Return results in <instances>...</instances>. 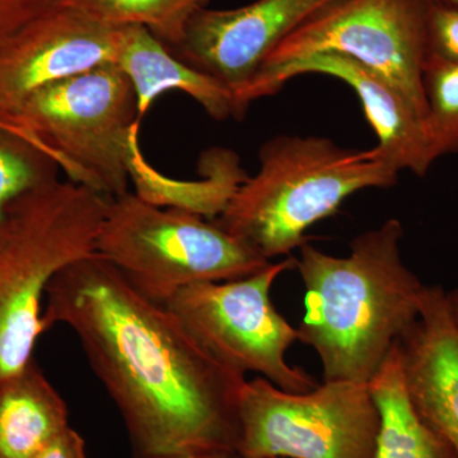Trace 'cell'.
Here are the masks:
<instances>
[{"instance_id": "cell-2", "label": "cell", "mask_w": 458, "mask_h": 458, "mask_svg": "<svg viewBox=\"0 0 458 458\" xmlns=\"http://www.w3.org/2000/svg\"><path fill=\"white\" fill-rule=\"evenodd\" d=\"M403 225L391 218L358 234L345 258L300 247L298 342L318 352L324 381L369 385L420 315L427 285L403 262Z\"/></svg>"}, {"instance_id": "cell-26", "label": "cell", "mask_w": 458, "mask_h": 458, "mask_svg": "<svg viewBox=\"0 0 458 458\" xmlns=\"http://www.w3.org/2000/svg\"><path fill=\"white\" fill-rule=\"evenodd\" d=\"M210 0H200L201 5H203V7H205V4H208Z\"/></svg>"}, {"instance_id": "cell-1", "label": "cell", "mask_w": 458, "mask_h": 458, "mask_svg": "<svg viewBox=\"0 0 458 458\" xmlns=\"http://www.w3.org/2000/svg\"><path fill=\"white\" fill-rule=\"evenodd\" d=\"M42 322L45 331L73 330L122 415L134 457L236 450L246 376L216 360L101 256L54 276Z\"/></svg>"}, {"instance_id": "cell-19", "label": "cell", "mask_w": 458, "mask_h": 458, "mask_svg": "<svg viewBox=\"0 0 458 458\" xmlns=\"http://www.w3.org/2000/svg\"><path fill=\"white\" fill-rule=\"evenodd\" d=\"M427 126L436 158L458 153V64L429 55L423 72Z\"/></svg>"}, {"instance_id": "cell-12", "label": "cell", "mask_w": 458, "mask_h": 458, "mask_svg": "<svg viewBox=\"0 0 458 458\" xmlns=\"http://www.w3.org/2000/svg\"><path fill=\"white\" fill-rule=\"evenodd\" d=\"M303 74H324L348 84L360 98L377 135V155L397 172L424 176L434 162L426 119L394 84L366 65L343 54L319 53L261 72L237 96L241 114L256 99L279 92L285 83Z\"/></svg>"}, {"instance_id": "cell-8", "label": "cell", "mask_w": 458, "mask_h": 458, "mask_svg": "<svg viewBox=\"0 0 458 458\" xmlns=\"http://www.w3.org/2000/svg\"><path fill=\"white\" fill-rule=\"evenodd\" d=\"M295 258L270 262L245 278L198 283L181 289L165 304L199 344L228 369L256 373L288 393L303 394L318 379L286 361L298 342L297 328L271 302V288Z\"/></svg>"}, {"instance_id": "cell-17", "label": "cell", "mask_w": 458, "mask_h": 458, "mask_svg": "<svg viewBox=\"0 0 458 458\" xmlns=\"http://www.w3.org/2000/svg\"><path fill=\"white\" fill-rule=\"evenodd\" d=\"M56 159L12 122H0V227L12 205L59 181Z\"/></svg>"}, {"instance_id": "cell-15", "label": "cell", "mask_w": 458, "mask_h": 458, "mask_svg": "<svg viewBox=\"0 0 458 458\" xmlns=\"http://www.w3.org/2000/svg\"><path fill=\"white\" fill-rule=\"evenodd\" d=\"M69 424V411L35 360L0 386V458H35Z\"/></svg>"}, {"instance_id": "cell-18", "label": "cell", "mask_w": 458, "mask_h": 458, "mask_svg": "<svg viewBox=\"0 0 458 458\" xmlns=\"http://www.w3.org/2000/svg\"><path fill=\"white\" fill-rule=\"evenodd\" d=\"M62 4L113 27L140 26L167 47H179L200 0H64Z\"/></svg>"}, {"instance_id": "cell-7", "label": "cell", "mask_w": 458, "mask_h": 458, "mask_svg": "<svg viewBox=\"0 0 458 458\" xmlns=\"http://www.w3.org/2000/svg\"><path fill=\"white\" fill-rule=\"evenodd\" d=\"M379 428L369 384L324 381L295 394L258 376L241 391L236 451L243 458H375Z\"/></svg>"}, {"instance_id": "cell-11", "label": "cell", "mask_w": 458, "mask_h": 458, "mask_svg": "<svg viewBox=\"0 0 458 458\" xmlns=\"http://www.w3.org/2000/svg\"><path fill=\"white\" fill-rule=\"evenodd\" d=\"M335 2L256 0L234 9L199 7L174 47L176 56L216 78L237 98L280 42Z\"/></svg>"}, {"instance_id": "cell-21", "label": "cell", "mask_w": 458, "mask_h": 458, "mask_svg": "<svg viewBox=\"0 0 458 458\" xmlns=\"http://www.w3.org/2000/svg\"><path fill=\"white\" fill-rule=\"evenodd\" d=\"M64 0H0V44Z\"/></svg>"}, {"instance_id": "cell-13", "label": "cell", "mask_w": 458, "mask_h": 458, "mask_svg": "<svg viewBox=\"0 0 458 458\" xmlns=\"http://www.w3.org/2000/svg\"><path fill=\"white\" fill-rule=\"evenodd\" d=\"M410 400L458 458V327L442 285H427L420 315L400 340Z\"/></svg>"}, {"instance_id": "cell-9", "label": "cell", "mask_w": 458, "mask_h": 458, "mask_svg": "<svg viewBox=\"0 0 458 458\" xmlns=\"http://www.w3.org/2000/svg\"><path fill=\"white\" fill-rule=\"evenodd\" d=\"M432 7V0H337L280 42L261 72L315 54H343L394 84L427 119Z\"/></svg>"}, {"instance_id": "cell-16", "label": "cell", "mask_w": 458, "mask_h": 458, "mask_svg": "<svg viewBox=\"0 0 458 458\" xmlns=\"http://www.w3.org/2000/svg\"><path fill=\"white\" fill-rule=\"evenodd\" d=\"M369 388L381 415L375 458H457L412 405L399 344L369 382Z\"/></svg>"}, {"instance_id": "cell-5", "label": "cell", "mask_w": 458, "mask_h": 458, "mask_svg": "<svg viewBox=\"0 0 458 458\" xmlns=\"http://www.w3.org/2000/svg\"><path fill=\"white\" fill-rule=\"evenodd\" d=\"M9 120L72 182L106 199L129 191L140 158V117L131 81L114 63L38 90Z\"/></svg>"}, {"instance_id": "cell-28", "label": "cell", "mask_w": 458, "mask_h": 458, "mask_svg": "<svg viewBox=\"0 0 458 458\" xmlns=\"http://www.w3.org/2000/svg\"><path fill=\"white\" fill-rule=\"evenodd\" d=\"M271 458H283V457H271Z\"/></svg>"}, {"instance_id": "cell-6", "label": "cell", "mask_w": 458, "mask_h": 458, "mask_svg": "<svg viewBox=\"0 0 458 458\" xmlns=\"http://www.w3.org/2000/svg\"><path fill=\"white\" fill-rule=\"evenodd\" d=\"M95 254L161 306L186 286L245 278L271 262L216 219L158 207L131 191L108 199Z\"/></svg>"}, {"instance_id": "cell-4", "label": "cell", "mask_w": 458, "mask_h": 458, "mask_svg": "<svg viewBox=\"0 0 458 458\" xmlns=\"http://www.w3.org/2000/svg\"><path fill=\"white\" fill-rule=\"evenodd\" d=\"M107 200L59 180L9 209L0 227V386L33 360L51 280L95 254Z\"/></svg>"}, {"instance_id": "cell-10", "label": "cell", "mask_w": 458, "mask_h": 458, "mask_svg": "<svg viewBox=\"0 0 458 458\" xmlns=\"http://www.w3.org/2000/svg\"><path fill=\"white\" fill-rule=\"evenodd\" d=\"M123 27L60 4L0 44V119L50 84L116 63Z\"/></svg>"}, {"instance_id": "cell-14", "label": "cell", "mask_w": 458, "mask_h": 458, "mask_svg": "<svg viewBox=\"0 0 458 458\" xmlns=\"http://www.w3.org/2000/svg\"><path fill=\"white\" fill-rule=\"evenodd\" d=\"M114 64L131 81L140 120L159 96L172 90L188 95L216 122L241 117L234 93L228 87L172 55L164 42L144 27H123Z\"/></svg>"}, {"instance_id": "cell-25", "label": "cell", "mask_w": 458, "mask_h": 458, "mask_svg": "<svg viewBox=\"0 0 458 458\" xmlns=\"http://www.w3.org/2000/svg\"><path fill=\"white\" fill-rule=\"evenodd\" d=\"M434 4L447 5V7L458 8V0H432Z\"/></svg>"}, {"instance_id": "cell-20", "label": "cell", "mask_w": 458, "mask_h": 458, "mask_svg": "<svg viewBox=\"0 0 458 458\" xmlns=\"http://www.w3.org/2000/svg\"><path fill=\"white\" fill-rule=\"evenodd\" d=\"M429 55L458 64V8L433 3L429 18Z\"/></svg>"}, {"instance_id": "cell-23", "label": "cell", "mask_w": 458, "mask_h": 458, "mask_svg": "<svg viewBox=\"0 0 458 458\" xmlns=\"http://www.w3.org/2000/svg\"><path fill=\"white\" fill-rule=\"evenodd\" d=\"M134 458H243L236 450H212L192 452V454H172V456L134 457Z\"/></svg>"}, {"instance_id": "cell-27", "label": "cell", "mask_w": 458, "mask_h": 458, "mask_svg": "<svg viewBox=\"0 0 458 458\" xmlns=\"http://www.w3.org/2000/svg\"><path fill=\"white\" fill-rule=\"evenodd\" d=\"M0 122H8V120L0 119Z\"/></svg>"}, {"instance_id": "cell-24", "label": "cell", "mask_w": 458, "mask_h": 458, "mask_svg": "<svg viewBox=\"0 0 458 458\" xmlns=\"http://www.w3.org/2000/svg\"><path fill=\"white\" fill-rule=\"evenodd\" d=\"M447 301L448 306H450L452 318H454V322H456L458 327V286L452 289V291L447 292Z\"/></svg>"}, {"instance_id": "cell-3", "label": "cell", "mask_w": 458, "mask_h": 458, "mask_svg": "<svg viewBox=\"0 0 458 458\" xmlns=\"http://www.w3.org/2000/svg\"><path fill=\"white\" fill-rule=\"evenodd\" d=\"M259 159L258 174L241 183L216 222L270 261L304 245L306 232L355 192L399 180L375 148L346 149L327 138L278 135L262 144Z\"/></svg>"}, {"instance_id": "cell-22", "label": "cell", "mask_w": 458, "mask_h": 458, "mask_svg": "<svg viewBox=\"0 0 458 458\" xmlns=\"http://www.w3.org/2000/svg\"><path fill=\"white\" fill-rule=\"evenodd\" d=\"M35 458H89L86 443L77 430L69 426L57 434Z\"/></svg>"}]
</instances>
